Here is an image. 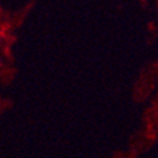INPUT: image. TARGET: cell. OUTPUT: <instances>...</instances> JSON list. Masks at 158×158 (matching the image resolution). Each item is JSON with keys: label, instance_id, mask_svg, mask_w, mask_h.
Wrapping results in <instances>:
<instances>
[]
</instances>
